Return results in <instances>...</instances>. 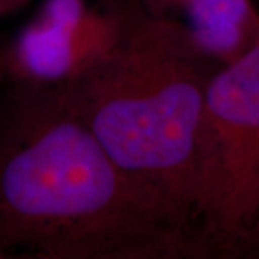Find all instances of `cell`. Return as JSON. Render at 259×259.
<instances>
[{
  "label": "cell",
  "instance_id": "cell-1",
  "mask_svg": "<svg viewBox=\"0 0 259 259\" xmlns=\"http://www.w3.org/2000/svg\"><path fill=\"white\" fill-rule=\"evenodd\" d=\"M0 258L204 256L192 223L121 167L54 88L6 82Z\"/></svg>",
  "mask_w": 259,
  "mask_h": 259
},
{
  "label": "cell",
  "instance_id": "cell-2",
  "mask_svg": "<svg viewBox=\"0 0 259 259\" xmlns=\"http://www.w3.org/2000/svg\"><path fill=\"white\" fill-rule=\"evenodd\" d=\"M221 68L185 25L140 0H121L108 45L54 90L121 167L194 229L196 139L207 87Z\"/></svg>",
  "mask_w": 259,
  "mask_h": 259
},
{
  "label": "cell",
  "instance_id": "cell-3",
  "mask_svg": "<svg viewBox=\"0 0 259 259\" xmlns=\"http://www.w3.org/2000/svg\"><path fill=\"white\" fill-rule=\"evenodd\" d=\"M259 214V45L207 87L194 151L193 225L204 258H235Z\"/></svg>",
  "mask_w": 259,
  "mask_h": 259
},
{
  "label": "cell",
  "instance_id": "cell-4",
  "mask_svg": "<svg viewBox=\"0 0 259 259\" xmlns=\"http://www.w3.org/2000/svg\"><path fill=\"white\" fill-rule=\"evenodd\" d=\"M121 0H44L37 13L0 48L3 81L54 88L78 72L111 40Z\"/></svg>",
  "mask_w": 259,
  "mask_h": 259
},
{
  "label": "cell",
  "instance_id": "cell-5",
  "mask_svg": "<svg viewBox=\"0 0 259 259\" xmlns=\"http://www.w3.org/2000/svg\"><path fill=\"white\" fill-rule=\"evenodd\" d=\"M151 13L190 30L221 66L235 64L259 45V12L250 0H140Z\"/></svg>",
  "mask_w": 259,
  "mask_h": 259
},
{
  "label": "cell",
  "instance_id": "cell-6",
  "mask_svg": "<svg viewBox=\"0 0 259 259\" xmlns=\"http://www.w3.org/2000/svg\"><path fill=\"white\" fill-rule=\"evenodd\" d=\"M245 256V258H259V214L253 223L246 241L242 243L235 258Z\"/></svg>",
  "mask_w": 259,
  "mask_h": 259
},
{
  "label": "cell",
  "instance_id": "cell-7",
  "mask_svg": "<svg viewBox=\"0 0 259 259\" xmlns=\"http://www.w3.org/2000/svg\"><path fill=\"white\" fill-rule=\"evenodd\" d=\"M28 3H30L28 0H0V19L25 8Z\"/></svg>",
  "mask_w": 259,
  "mask_h": 259
},
{
  "label": "cell",
  "instance_id": "cell-8",
  "mask_svg": "<svg viewBox=\"0 0 259 259\" xmlns=\"http://www.w3.org/2000/svg\"><path fill=\"white\" fill-rule=\"evenodd\" d=\"M3 83V64H2V54H0V87Z\"/></svg>",
  "mask_w": 259,
  "mask_h": 259
},
{
  "label": "cell",
  "instance_id": "cell-9",
  "mask_svg": "<svg viewBox=\"0 0 259 259\" xmlns=\"http://www.w3.org/2000/svg\"><path fill=\"white\" fill-rule=\"evenodd\" d=\"M28 2H32V0H28Z\"/></svg>",
  "mask_w": 259,
  "mask_h": 259
}]
</instances>
